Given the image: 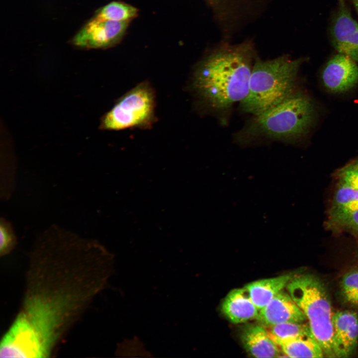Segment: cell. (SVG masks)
<instances>
[{
	"mask_svg": "<svg viewBox=\"0 0 358 358\" xmlns=\"http://www.w3.org/2000/svg\"><path fill=\"white\" fill-rule=\"evenodd\" d=\"M138 10L135 6L120 1H113L99 9L95 16L116 21H129L135 18Z\"/></svg>",
	"mask_w": 358,
	"mask_h": 358,
	"instance_id": "cell-17",
	"label": "cell"
},
{
	"mask_svg": "<svg viewBox=\"0 0 358 358\" xmlns=\"http://www.w3.org/2000/svg\"><path fill=\"white\" fill-rule=\"evenodd\" d=\"M268 327L266 330L272 340L291 339L312 335L308 324L303 322L285 323Z\"/></svg>",
	"mask_w": 358,
	"mask_h": 358,
	"instance_id": "cell-18",
	"label": "cell"
},
{
	"mask_svg": "<svg viewBox=\"0 0 358 358\" xmlns=\"http://www.w3.org/2000/svg\"><path fill=\"white\" fill-rule=\"evenodd\" d=\"M322 80L324 87L331 92L347 91L358 84V66L349 56L339 53L326 65Z\"/></svg>",
	"mask_w": 358,
	"mask_h": 358,
	"instance_id": "cell-9",
	"label": "cell"
},
{
	"mask_svg": "<svg viewBox=\"0 0 358 358\" xmlns=\"http://www.w3.org/2000/svg\"><path fill=\"white\" fill-rule=\"evenodd\" d=\"M291 278L289 275H283L262 279L252 282L244 287L260 310L286 286Z\"/></svg>",
	"mask_w": 358,
	"mask_h": 358,
	"instance_id": "cell-14",
	"label": "cell"
},
{
	"mask_svg": "<svg viewBox=\"0 0 358 358\" xmlns=\"http://www.w3.org/2000/svg\"><path fill=\"white\" fill-rule=\"evenodd\" d=\"M338 181L346 183L358 189V159L352 161L335 173Z\"/></svg>",
	"mask_w": 358,
	"mask_h": 358,
	"instance_id": "cell-22",
	"label": "cell"
},
{
	"mask_svg": "<svg viewBox=\"0 0 358 358\" xmlns=\"http://www.w3.org/2000/svg\"><path fill=\"white\" fill-rule=\"evenodd\" d=\"M325 227L335 233L348 232L358 240V208L339 217L327 219Z\"/></svg>",
	"mask_w": 358,
	"mask_h": 358,
	"instance_id": "cell-19",
	"label": "cell"
},
{
	"mask_svg": "<svg viewBox=\"0 0 358 358\" xmlns=\"http://www.w3.org/2000/svg\"><path fill=\"white\" fill-rule=\"evenodd\" d=\"M315 116L312 99L298 90L276 105L253 115L234 139L242 145L270 141L294 143L307 134Z\"/></svg>",
	"mask_w": 358,
	"mask_h": 358,
	"instance_id": "cell-3",
	"label": "cell"
},
{
	"mask_svg": "<svg viewBox=\"0 0 358 358\" xmlns=\"http://www.w3.org/2000/svg\"><path fill=\"white\" fill-rule=\"evenodd\" d=\"M332 348L335 358H347L356 351L358 316L351 311H338L333 315Z\"/></svg>",
	"mask_w": 358,
	"mask_h": 358,
	"instance_id": "cell-10",
	"label": "cell"
},
{
	"mask_svg": "<svg viewBox=\"0 0 358 358\" xmlns=\"http://www.w3.org/2000/svg\"><path fill=\"white\" fill-rule=\"evenodd\" d=\"M257 55L253 44H222L195 67L191 88L199 102L207 111L226 115L247 95Z\"/></svg>",
	"mask_w": 358,
	"mask_h": 358,
	"instance_id": "cell-2",
	"label": "cell"
},
{
	"mask_svg": "<svg viewBox=\"0 0 358 358\" xmlns=\"http://www.w3.org/2000/svg\"><path fill=\"white\" fill-rule=\"evenodd\" d=\"M17 239L11 223L5 218L0 219V255L4 256L15 248Z\"/></svg>",
	"mask_w": 358,
	"mask_h": 358,
	"instance_id": "cell-21",
	"label": "cell"
},
{
	"mask_svg": "<svg viewBox=\"0 0 358 358\" xmlns=\"http://www.w3.org/2000/svg\"><path fill=\"white\" fill-rule=\"evenodd\" d=\"M304 60L285 55L264 60L257 55L247 95L240 103L241 111L258 115L298 91V73Z\"/></svg>",
	"mask_w": 358,
	"mask_h": 358,
	"instance_id": "cell-4",
	"label": "cell"
},
{
	"mask_svg": "<svg viewBox=\"0 0 358 358\" xmlns=\"http://www.w3.org/2000/svg\"><path fill=\"white\" fill-rule=\"evenodd\" d=\"M358 208V189L338 181L327 219H334Z\"/></svg>",
	"mask_w": 358,
	"mask_h": 358,
	"instance_id": "cell-16",
	"label": "cell"
},
{
	"mask_svg": "<svg viewBox=\"0 0 358 358\" xmlns=\"http://www.w3.org/2000/svg\"><path fill=\"white\" fill-rule=\"evenodd\" d=\"M340 287L345 300L358 305V269L350 270L343 276Z\"/></svg>",
	"mask_w": 358,
	"mask_h": 358,
	"instance_id": "cell-20",
	"label": "cell"
},
{
	"mask_svg": "<svg viewBox=\"0 0 358 358\" xmlns=\"http://www.w3.org/2000/svg\"><path fill=\"white\" fill-rule=\"evenodd\" d=\"M286 288L307 319L311 332L325 357L335 358L332 348L334 313L324 284L313 275L302 274L291 277Z\"/></svg>",
	"mask_w": 358,
	"mask_h": 358,
	"instance_id": "cell-5",
	"label": "cell"
},
{
	"mask_svg": "<svg viewBox=\"0 0 358 358\" xmlns=\"http://www.w3.org/2000/svg\"><path fill=\"white\" fill-rule=\"evenodd\" d=\"M354 5L358 13V0H353Z\"/></svg>",
	"mask_w": 358,
	"mask_h": 358,
	"instance_id": "cell-24",
	"label": "cell"
},
{
	"mask_svg": "<svg viewBox=\"0 0 358 358\" xmlns=\"http://www.w3.org/2000/svg\"><path fill=\"white\" fill-rule=\"evenodd\" d=\"M114 256L96 240L53 225L36 236L22 305L14 325L43 358L70 329L114 272Z\"/></svg>",
	"mask_w": 358,
	"mask_h": 358,
	"instance_id": "cell-1",
	"label": "cell"
},
{
	"mask_svg": "<svg viewBox=\"0 0 358 358\" xmlns=\"http://www.w3.org/2000/svg\"><path fill=\"white\" fill-rule=\"evenodd\" d=\"M120 344L129 348V350L121 354L122 356L123 354H127L128 357V355H130L131 357H133L132 355H134L135 356H137V355L141 356L140 354H144V352H146L143 343L138 339L127 340L126 341L120 343Z\"/></svg>",
	"mask_w": 358,
	"mask_h": 358,
	"instance_id": "cell-23",
	"label": "cell"
},
{
	"mask_svg": "<svg viewBox=\"0 0 358 358\" xmlns=\"http://www.w3.org/2000/svg\"><path fill=\"white\" fill-rule=\"evenodd\" d=\"M331 39L339 53L358 61V23L352 17L345 0H338V7L332 21Z\"/></svg>",
	"mask_w": 358,
	"mask_h": 358,
	"instance_id": "cell-8",
	"label": "cell"
},
{
	"mask_svg": "<svg viewBox=\"0 0 358 358\" xmlns=\"http://www.w3.org/2000/svg\"><path fill=\"white\" fill-rule=\"evenodd\" d=\"M306 318L289 293L283 291L260 310L256 318L262 325L267 327L285 323H302Z\"/></svg>",
	"mask_w": 358,
	"mask_h": 358,
	"instance_id": "cell-11",
	"label": "cell"
},
{
	"mask_svg": "<svg viewBox=\"0 0 358 358\" xmlns=\"http://www.w3.org/2000/svg\"><path fill=\"white\" fill-rule=\"evenodd\" d=\"M155 108L154 90L149 82H142L116 100L112 107L100 117L99 129H150L157 119Z\"/></svg>",
	"mask_w": 358,
	"mask_h": 358,
	"instance_id": "cell-6",
	"label": "cell"
},
{
	"mask_svg": "<svg viewBox=\"0 0 358 358\" xmlns=\"http://www.w3.org/2000/svg\"><path fill=\"white\" fill-rule=\"evenodd\" d=\"M129 22L110 20L94 16L73 37L72 43L83 49L113 47L122 40Z\"/></svg>",
	"mask_w": 358,
	"mask_h": 358,
	"instance_id": "cell-7",
	"label": "cell"
},
{
	"mask_svg": "<svg viewBox=\"0 0 358 358\" xmlns=\"http://www.w3.org/2000/svg\"><path fill=\"white\" fill-rule=\"evenodd\" d=\"M222 309L226 316L234 323L256 318L259 311L245 287L230 291L223 301Z\"/></svg>",
	"mask_w": 358,
	"mask_h": 358,
	"instance_id": "cell-13",
	"label": "cell"
},
{
	"mask_svg": "<svg viewBox=\"0 0 358 358\" xmlns=\"http://www.w3.org/2000/svg\"><path fill=\"white\" fill-rule=\"evenodd\" d=\"M246 351L255 358L279 357L280 348L270 338L266 329L258 325L247 326L241 335Z\"/></svg>",
	"mask_w": 358,
	"mask_h": 358,
	"instance_id": "cell-12",
	"label": "cell"
},
{
	"mask_svg": "<svg viewBox=\"0 0 358 358\" xmlns=\"http://www.w3.org/2000/svg\"><path fill=\"white\" fill-rule=\"evenodd\" d=\"M273 341L287 357L318 358L325 357L321 346L312 335Z\"/></svg>",
	"mask_w": 358,
	"mask_h": 358,
	"instance_id": "cell-15",
	"label": "cell"
}]
</instances>
